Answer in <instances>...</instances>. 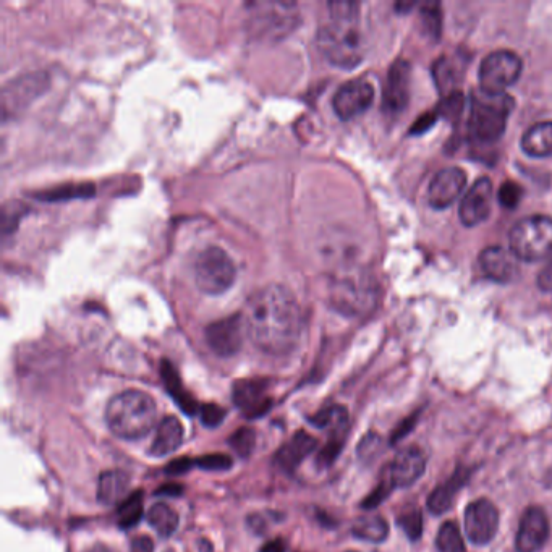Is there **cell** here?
<instances>
[{
  "mask_svg": "<svg viewBox=\"0 0 552 552\" xmlns=\"http://www.w3.org/2000/svg\"><path fill=\"white\" fill-rule=\"evenodd\" d=\"M247 336L256 349L269 355L292 352L302 339L305 319L297 298L287 287L266 285L245 306Z\"/></svg>",
  "mask_w": 552,
  "mask_h": 552,
  "instance_id": "obj_1",
  "label": "cell"
},
{
  "mask_svg": "<svg viewBox=\"0 0 552 552\" xmlns=\"http://www.w3.org/2000/svg\"><path fill=\"white\" fill-rule=\"evenodd\" d=\"M327 20L319 26L318 46L332 65L353 68L363 59V43L358 30V9L355 2H329Z\"/></svg>",
  "mask_w": 552,
  "mask_h": 552,
  "instance_id": "obj_2",
  "label": "cell"
},
{
  "mask_svg": "<svg viewBox=\"0 0 552 552\" xmlns=\"http://www.w3.org/2000/svg\"><path fill=\"white\" fill-rule=\"evenodd\" d=\"M106 421L117 438L136 441L156 428L158 405L146 392L125 391L109 400Z\"/></svg>",
  "mask_w": 552,
  "mask_h": 552,
  "instance_id": "obj_3",
  "label": "cell"
},
{
  "mask_svg": "<svg viewBox=\"0 0 552 552\" xmlns=\"http://www.w3.org/2000/svg\"><path fill=\"white\" fill-rule=\"evenodd\" d=\"M514 107L509 94L476 93L472 98V112L468 130L478 143H494L506 132L507 117Z\"/></svg>",
  "mask_w": 552,
  "mask_h": 552,
  "instance_id": "obj_4",
  "label": "cell"
},
{
  "mask_svg": "<svg viewBox=\"0 0 552 552\" xmlns=\"http://www.w3.org/2000/svg\"><path fill=\"white\" fill-rule=\"evenodd\" d=\"M509 240L510 251L517 260L536 263L552 258L551 217H525L512 227Z\"/></svg>",
  "mask_w": 552,
  "mask_h": 552,
  "instance_id": "obj_5",
  "label": "cell"
},
{
  "mask_svg": "<svg viewBox=\"0 0 552 552\" xmlns=\"http://www.w3.org/2000/svg\"><path fill=\"white\" fill-rule=\"evenodd\" d=\"M237 277L234 261L219 247H208L196 256L195 281L208 295H221L232 287Z\"/></svg>",
  "mask_w": 552,
  "mask_h": 552,
  "instance_id": "obj_6",
  "label": "cell"
},
{
  "mask_svg": "<svg viewBox=\"0 0 552 552\" xmlns=\"http://www.w3.org/2000/svg\"><path fill=\"white\" fill-rule=\"evenodd\" d=\"M522 59L515 52L496 51L489 54L480 67L481 91L491 96L506 93L509 86L519 80Z\"/></svg>",
  "mask_w": 552,
  "mask_h": 552,
  "instance_id": "obj_7",
  "label": "cell"
},
{
  "mask_svg": "<svg viewBox=\"0 0 552 552\" xmlns=\"http://www.w3.org/2000/svg\"><path fill=\"white\" fill-rule=\"evenodd\" d=\"M251 25L258 34L269 38L284 36L297 23L295 4H250Z\"/></svg>",
  "mask_w": 552,
  "mask_h": 552,
  "instance_id": "obj_8",
  "label": "cell"
},
{
  "mask_svg": "<svg viewBox=\"0 0 552 552\" xmlns=\"http://www.w3.org/2000/svg\"><path fill=\"white\" fill-rule=\"evenodd\" d=\"M245 334H247V327L243 316H229L206 327V342L209 349L219 357H234L235 353L242 349Z\"/></svg>",
  "mask_w": 552,
  "mask_h": 552,
  "instance_id": "obj_9",
  "label": "cell"
},
{
  "mask_svg": "<svg viewBox=\"0 0 552 552\" xmlns=\"http://www.w3.org/2000/svg\"><path fill=\"white\" fill-rule=\"evenodd\" d=\"M499 530V512L488 499H478L465 510V533L476 546L491 543Z\"/></svg>",
  "mask_w": 552,
  "mask_h": 552,
  "instance_id": "obj_10",
  "label": "cell"
},
{
  "mask_svg": "<svg viewBox=\"0 0 552 552\" xmlns=\"http://www.w3.org/2000/svg\"><path fill=\"white\" fill-rule=\"evenodd\" d=\"M374 99V88L370 81L358 78L340 86L332 99V107L342 120L355 119L370 109Z\"/></svg>",
  "mask_w": 552,
  "mask_h": 552,
  "instance_id": "obj_11",
  "label": "cell"
},
{
  "mask_svg": "<svg viewBox=\"0 0 552 552\" xmlns=\"http://www.w3.org/2000/svg\"><path fill=\"white\" fill-rule=\"evenodd\" d=\"M268 379H242L232 387V400L247 418H260L272 405Z\"/></svg>",
  "mask_w": 552,
  "mask_h": 552,
  "instance_id": "obj_12",
  "label": "cell"
},
{
  "mask_svg": "<svg viewBox=\"0 0 552 552\" xmlns=\"http://www.w3.org/2000/svg\"><path fill=\"white\" fill-rule=\"evenodd\" d=\"M493 206V183L491 180H476L460 203L459 216L463 226L475 227L485 222Z\"/></svg>",
  "mask_w": 552,
  "mask_h": 552,
  "instance_id": "obj_13",
  "label": "cell"
},
{
  "mask_svg": "<svg viewBox=\"0 0 552 552\" xmlns=\"http://www.w3.org/2000/svg\"><path fill=\"white\" fill-rule=\"evenodd\" d=\"M467 185V174L459 167L439 170L429 183L428 201L434 209H446L454 203Z\"/></svg>",
  "mask_w": 552,
  "mask_h": 552,
  "instance_id": "obj_14",
  "label": "cell"
},
{
  "mask_svg": "<svg viewBox=\"0 0 552 552\" xmlns=\"http://www.w3.org/2000/svg\"><path fill=\"white\" fill-rule=\"evenodd\" d=\"M548 538V517L540 507H530L520 520L515 548L519 552H540Z\"/></svg>",
  "mask_w": 552,
  "mask_h": 552,
  "instance_id": "obj_15",
  "label": "cell"
},
{
  "mask_svg": "<svg viewBox=\"0 0 552 552\" xmlns=\"http://www.w3.org/2000/svg\"><path fill=\"white\" fill-rule=\"evenodd\" d=\"M426 455L420 447H405L399 454L395 455L394 462L389 465L392 481L397 488H408L420 476L425 473Z\"/></svg>",
  "mask_w": 552,
  "mask_h": 552,
  "instance_id": "obj_16",
  "label": "cell"
},
{
  "mask_svg": "<svg viewBox=\"0 0 552 552\" xmlns=\"http://www.w3.org/2000/svg\"><path fill=\"white\" fill-rule=\"evenodd\" d=\"M410 64L397 60L389 70L386 91H384V109L391 114L404 111L410 98Z\"/></svg>",
  "mask_w": 552,
  "mask_h": 552,
  "instance_id": "obj_17",
  "label": "cell"
},
{
  "mask_svg": "<svg viewBox=\"0 0 552 552\" xmlns=\"http://www.w3.org/2000/svg\"><path fill=\"white\" fill-rule=\"evenodd\" d=\"M318 439L313 438L306 431H297L289 441L274 455V462L282 472L293 473L300 467V463L316 451Z\"/></svg>",
  "mask_w": 552,
  "mask_h": 552,
  "instance_id": "obj_18",
  "label": "cell"
},
{
  "mask_svg": "<svg viewBox=\"0 0 552 552\" xmlns=\"http://www.w3.org/2000/svg\"><path fill=\"white\" fill-rule=\"evenodd\" d=\"M480 266L488 279L499 284H507L517 274V258L512 251L502 247H489L481 251Z\"/></svg>",
  "mask_w": 552,
  "mask_h": 552,
  "instance_id": "obj_19",
  "label": "cell"
},
{
  "mask_svg": "<svg viewBox=\"0 0 552 552\" xmlns=\"http://www.w3.org/2000/svg\"><path fill=\"white\" fill-rule=\"evenodd\" d=\"M470 478V470L465 467H459L449 480L444 481L441 486L434 489L428 497V509L436 515H442L454 506L455 496L459 494L460 489L467 485Z\"/></svg>",
  "mask_w": 552,
  "mask_h": 552,
  "instance_id": "obj_20",
  "label": "cell"
},
{
  "mask_svg": "<svg viewBox=\"0 0 552 552\" xmlns=\"http://www.w3.org/2000/svg\"><path fill=\"white\" fill-rule=\"evenodd\" d=\"M185 438V429L177 417H167L161 421L156 429V438H154L149 454L153 457H167L172 452L177 451L182 446Z\"/></svg>",
  "mask_w": 552,
  "mask_h": 552,
  "instance_id": "obj_21",
  "label": "cell"
},
{
  "mask_svg": "<svg viewBox=\"0 0 552 552\" xmlns=\"http://www.w3.org/2000/svg\"><path fill=\"white\" fill-rule=\"evenodd\" d=\"M161 376L167 392L172 395L175 404L182 408V412L187 413V415H192V417L193 415H198L201 405L198 404V402L193 399L192 394L183 387L182 381H180L179 378V373L175 371L170 361H162Z\"/></svg>",
  "mask_w": 552,
  "mask_h": 552,
  "instance_id": "obj_22",
  "label": "cell"
},
{
  "mask_svg": "<svg viewBox=\"0 0 552 552\" xmlns=\"http://www.w3.org/2000/svg\"><path fill=\"white\" fill-rule=\"evenodd\" d=\"M130 476L120 470L102 473L99 478L98 499L104 506L122 504L130 489Z\"/></svg>",
  "mask_w": 552,
  "mask_h": 552,
  "instance_id": "obj_23",
  "label": "cell"
},
{
  "mask_svg": "<svg viewBox=\"0 0 552 552\" xmlns=\"http://www.w3.org/2000/svg\"><path fill=\"white\" fill-rule=\"evenodd\" d=\"M522 148L531 158L552 156V122H540L523 135Z\"/></svg>",
  "mask_w": 552,
  "mask_h": 552,
  "instance_id": "obj_24",
  "label": "cell"
},
{
  "mask_svg": "<svg viewBox=\"0 0 552 552\" xmlns=\"http://www.w3.org/2000/svg\"><path fill=\"white\" fill-rule=\"evenodd\" d=\"M310 423L316 428L326 429L331 438H345L347 428H349V412L342 405H332L324 408L310 418Z\"/></svg>",
  "mask_w": 552,
  "mask_h": 552,
  "instance_id": "obj_25",
  "label": "cell"
},
{
  "mask_svg": "<svg viewBox=\"0 0 552 552\" xmlns=\"http://www.w3.org/2000/svg\"><path fill=\"white\" fill-rule=\"evenodd\" d=\"M146 520H148L149 527L153 528L161 538H169L179 528V515L164 502L154 504L146 514Z\"/></svg>",
  "mask_w": 552,
  "mask_h": 552,
  "instance_id": "obj_26",
  "label": "cell"
},
{
  "mask_svg": "<svg viewBox=\"0 0 552 552\" xmlns=\"http://www.w3.org/2000/svg\"><path fill=\"white\" fill-rule=\"evenodd\" d=\"M352 533L358 540L383 543L389 535V525L381 515H363L353 523Z\"/></svg>",
  "mask_w": 552,
  "mask_h": 552,
  "instance_id": "obj_27",
  "label": "cell"
},
{
  "mask_svg": "<svg viewBox=\"0 0 552 552\" xmlns=\"http://www.w3.org/2000/svg\"><path fill=\"white\" fill-rule=\"evenodd\" d=\"M41 83H43V78L41 77H26L23 80L12 81V90L4 91V98H9L12 96V99L9 101H4V114H7L10 107L15 106V102L20 96H23V101L30 102L31 99L36 98L41 90Z\"/></svg>",
  "mask_w": 552,
  "mask_h": 552,
  "instance_id": "obj_28",
  "label": "cell"
},
{
  "mask_svg": "<svg viewBox=\"0 0 552 552\" xmlns=\"http://www.w3.org/2000/svg\"><path fill=\"white\" fill-rule=\"evenodd\" d=\"M141 519H143V493L135 491L120 504L117 523L122 530H128L138 525Z\"/></svg>",
  "mask_w": 552,
  "mask_h": 552,
  "instance_id": "obj_29",
  "label": "cell"
},
{
  "mask_svg": "<svg viewBox=\"0 0 552 552\" xmlns=\"http://www.w3.org/2000/svg\"><path fill=\"white\" fill-rule=\"evenodd\" d=\"M455 65L457 64H454V60L449 59V57H441L433 67L436 85L447 96L457 93L454 88L459 83V73L455 72Z\"/></svg>",
  "mask_w": 552,
  "mask_h": 552,
  "instance_id": "obj_30",
  "label": "cell"
},
{
  "mask_svg": "<svg viewBox=\"0 0 552 552\" xmlns=\"http://www.w3.org/2000/svg\"><path fill=\"white\" fill-rule=\"evenodd\" d=\"M436 544L441 552H465L462 535L454 522H446L442 525Z\"/></svg>",
  "mask_w": 552,
  "mask_h": 552,
  "instance_id": "obj_31",
  "label": "cell"
},
{
  "mask_svg": "<svg viewBox=\"0 0 552 552\" xmlns=\"http://www.w3.org/2000/svg\"><path fill=\"white\" fill-rule=\"evenodd\" d=\"M229 444L234 449L235 454L238 457L247 459L253 454L256 446V431L250 426H243V428L237 429L232 436H230Z\"/></svg>",
  "mask_w": 552,
  "mask_h": 552,
  "instance_id": "obj_32",
  "label": "cell"
},
{
  "mask_svg": "<svg viewBox=\"0 0 552 552\" xmlns=\"http://www.w3.org/2000/svg\"><path fill=\"white\" fill-rule=\"evenodd\" d=\"M399 527L405 531V535L412 541L420 540V536L423 535V515H421L418 509L404 510L400 514Z\"/></svg>",
  "mask_w": 552,
  "mask_h": 552,
  "instance_id": "obj_33",
  "label": "cell"
},
{
  "mask_svg": "<svg viewBox=\"0 0 552 552\" xmlns=\"http://www.w3.org/2000/svg\"><path fill=\"white\" fill-rule=\"evenodd\" d=\"M395 488L394 481H392L391 473H389V467H387L386 473L379 481V485L376 486L373 493L366 497L361 507L366 510L376 509L381 502L386 501L387 496L392 493V489Z\"/></svg>",
  "mask_w": 552,
  "mask_h": 552,
  "instance_id": "obj_34",
  "label": "cell"
},
{
  "mask_svg": "<svg viewBox=\"0 0 552 552\" xmlns=\"http://www.w3.org/2000/svg\"><path fill=\"white\" fill-rule=\"evenodd\" d=\"M195 465L204 472H227L234 465V460L226 454H208L195 459Z\"/></svg>",
  "mask_w": 552,
  "mask_h": 552,
  "instance_id": "obj_35",
  "label": "cell"
},
{
  "mask_svg": "<svg viewBox=\"0 0 552 552\" xmlns=\"http://www.w3.org/2000/svg\"><path fill=\"white\" fill-rule=\"evenodd\" d=\"M383 451V439L376 433H368L357 447L358 459L361 462H373Z\"/></svg>",
  "mask_w": 552,
  "mask_h": 552,
  "instance_id": "obj_36",
  "label": "cell"
},
{
  "mask_svg": "<svg viewBox=\"0 0 552 552\" xmlns=\"http://www.w3.org/2000/svg\"><path fill=\"white\" fill-rule=\"evenodd\" d=\"M342 447H344V438H336V436H334V438H329V441L324 444L323 449L318 452V457H316L318 467H331L334 460H336L340 452H342Z\"/></svg>",
  "mask_w": 552,
  "mask_h": 552,
  "instance_id": "obj_37",
  "label": "cell"
},
{
  "mask_svg": "<svg viewBox=\"0 0 552 552\" xmlns=\"http://www.w3.org/2000/svg\"><path fill=\"white\" fill-rule=\"evenodd\" d=\"M421 17H423V23H425L429 34L438 38L439 31H441V5L436 2L421 5Z\"/></svg>",
  "mask_w": 552,
  "mask_h": 552,
  "instance_id": "obj_38",
  "label": "cell"
},
{
  "mask_svg": "<svg viewBox=\"0 0 552 552\" xmlns=\"http://www.w3.org/2000/svg\"><path fill=\"white\" fill-rule=\"evenodd\" d=\"M523 190L520 187L519 183L515 182H506L499 188V203L504 206L506 209H514L519 206L520 201H522Z\"/></svg>",
  "mask_w": 552,
  "mask_h": 552,
  "instance_id": "obj_39",
  "label": "cell"
},
{
  "mask_svg": "<svg viewBox=\"0 0 552 552\" xmlns=\"http://www.w3.org/2000/svg\"><path fill=\"white\" fill-rule=\"evenodd\" d=\"M200 420L206 428H217L226 418V408L219 407L216 404H204L200 408Z\"/></svg>",
  "mask_w": 552,
  "mask_h": 552,
  "instance_id": "obj_40",
  "label": "cell"
},
{
  "mask_svg": "<svg viewBox=\"0 0 552 552\" xmlns=\"http://www.w3.org/2000/svg\"><path fill=\"white\" fill-rule=\"evenodd\" d=\"M195 467V460L188 459V457H182V459H175L166 465L164 472L169 476H180L190 472Z\"/></svg>",
  "mask_w": 552,
  "mask_h": 552,
  "instance_id": "obj_41",
  "label": "cell"
},
{
  "mask_svg": "<svg viewBox=\"0 0 552 552\" xmlns=\"http://www.w3.org/2000/svg\"><path fill=\"white\" fill-rule=\"evenodd\" d=\"M418 415H420V412H415L412 417L407 418V420L400 423L399 428L395 429L394 433H392V444H397V442L402 441V439H404L405 436L412 431L413 426L417 425Z\"/></svg>",
  "mask_w": 552,
  "mask_h": 552,
  "instance_id": "obj_42",
  "label": "cell"
},
{
  "mask_svg": "<svg viewBox=\"0 0 552 552\" xmlns=\"http://www.w3.org/2000/svg\"><path fill=\"white\" fill-rule=\"evenodd\" d=\"M154 543L148 536H136L132 541V552H153Z\"/></svg>",
  "mask_w": 552,
  "mask_h": 552,
  "instance_id": "obj_43",
  "label": "cell"
},
{
  "mask_svg": "<svg viewBox=\"0 0 552 552\" xmlns=\"http://www.w3.org/2000/svg\"><path fill=\"white\" fill-rule=\"evenodd\" d=\"M436 119H438L436 114L421 115L420 119L417 120V124L413 125L412 133L426 132L436 122Z\"/></svg>",
  "mask_w": 552,
  "mask_h": 552,
  "instance_id": "obj_44",
  "label": "cell"
},
{
  "mask_svg": "<svg viewBox=\"0 0 552 552\" xmlns=\"http://www.w3.org/2000/svg\"><path fill=\"white\" fill-rule=\"evenodd\" d=\"M538 285L544 292H552V263H549L546 268L541 271L540 277H538Z\"/></svg>",
  "mask_w": 552,
  "mask_h": 552,
  "instance_id": "obj_45",
  "label": "cell"
},
{
  "mask_svg": "<svg viewBox=\"0 0 552 552\" xmlns=\"http://www.w3.org/2000/svg\"><path fill=\"white\" fill-rule=\"evenodd\" d=\"M183 486L175 485V483H170V485H162L161 488L156 491V496H169L177 497L182 496Z\"/></svg>",
  "mask_w": 552,
  "mask_h": 552,
  "instance_id": "obj_46",
  "label": "cell"
},
{
  "mask_svg": "<svg viewBox=\"0 0 552 552\" xmlns=\"http://www.w3.org/2000/svg\"><path fill=\"white\" fill-rule=\"evenodd\" d=\"M261 552H285V544L282 540H274L271 543L264 544Z\"/></svg>",
  "mask_w": 552,
  "mask_h": 552,
  "instance_id": "obj_47",
  "label": "cell"
},
{
  "mask_svg": "<svg viewBox=\"0 0 552 552\" xmlns=\"http://www.w3.org/2000/svg\"><path fill=\"white\" fill-rule=\"evenodd\" d=\"M248 523H250L251 528H255L256 533H260V531L264 530V523L260 517H250Z\"/></svg>",
  "mask_w": 552,
  "mask_h": 552,
  "instance_id": "obj_48",
  "label": "cell"
},
{
  "mask_svg": "<svg viewBox=\"0 0 552 552\" xmlns=\"http://www.w3.org/2000/svg\"><path fill=\"white\" fill-rule=\"evenodd\" d=\"M88 552H115L114 549L107 548V546H102V544H99V546H94V548H91Z\"/></svg>",
  "mask_w": 552,
  "mask_h": 552,
  "instance_id": "obj_49",
  "label": "cell"
},
{
  "mask_svg": "<svg viewBox=\"0 0 552 552\" xmlns=\"http://www.w3.org/2000/svg\"><path fill=\"white\" fill-rule=\"evenodd\" d=\"M349 552H353V551H349Z\"/></svg>",
  "mask_w": 552,
  "mask_h": 552,
  "instance_id": "obj_50",
  "label": "cell"
}]
</instances>
